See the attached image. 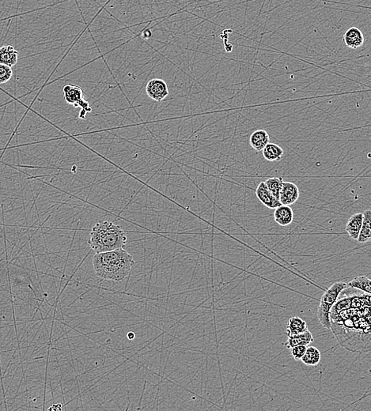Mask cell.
<instances>
[{
	"label": "cell",
	"instance_id": "6da1fadb",
	"mask_svg": "<svg viewBox=\"0 0 371 411\" xmlns=\"http://www.w3.org/2000/svg\"><path fill=\"white\" fill-rule=\"evenodd\" d=\"M92 263L97 276L104 280L121 282L130 275L135 262L131 254L118 249L95 254Z\"/></svg>",
	"mask_w": 371,
	"mask_h": 411
},
{
	"label": "cell",
	"instance_id": "7a4b0ae2",
	"mask_svg": "<svg viewBox=\"0 0 371 411\" xmlns=\"http://www.w3.org/2000/svg\"><path fill=\"white\" fill-rule=\"evenodd\" d=\"M127 240L126 233L121 226L110 221H102L92 228L88 245L99 253L124 249Z\"/></svg>",
	"mask_w": 371,
	"mask_h": 411
},
{
	"label": "cell",
	"instance_id": "3957f363",
	"mask_svg": "<svg viewBox=\"0 0 371 411\" xmlns=\"http://www.w3.org/2000/svg\"><path fill=\"white\" fill-rule=\"evenodd\" d=\"M347 288H349L347 283L343 282H335L327 291H326L320 298L317 316L319 322L324 328L328 330L331 329V323L329 317L330 311L337 301L340 293Z\"/></svg>",
	"mask_w": 371,
	"mask_h": 411
},
{
	"label": "cell",
	"instance_id": "277c9868",
	"mask_svg": "<svg viewBox=\"0 0 371 411\" xmlns=\"http://www.w3.org/2000/svg\"><path fill=\"white\" fill-rule=\"evenodd\" d=\"M147 96L155 102H163L169 95V89L167 82L163 79H154L147 82L146 86Z\"/></svg>",
	"mask_w": 371,
	"mask_h": 411
},
{
	"label": "cell",
	"instance_id": "5b68a950",
	"mask_svg": "<svg viewBox=\"0 0 371 411\" xmlns=\"http://www.w3.org/2000/svg\"><path fill=\"white\" fill-rule=\"evenodd\" d=\"M300 191L298 186L292 182H284L280 193V203L286 206H291L298 201Z\"/></svg>",
	"mask_w": 371,
	"mask_h": 411
},
{
	"label": "cell",
	"instance_id": "8992f818",
	"mask_svg": "<svg viewBox=\"0 0 371 411\" xmlns=\"http://www.w3.org/2000/svg\"><path fill=\"white\" fill-rule=\"evenodd\" d=\"M256 196L263 205L269 209H275L281 206L280 200L274 197L271 191L268 190L265 182L260 183L256 189Z\"/></svg>",
	"mask_w": 371,
	"mask_h": 411
},
{
	"label": "cell",
	"instance_id": "52a82bcc",
	"mask_svg": "<svg viewBox=\"0 0 371 411\" xmlns=\"http://www.w3.org/2000/svg\"><path fill=\"white\" fill-rule=\"evenodd\" d=\"M345 45L352 49H356L364 43V37L362 31L356 27H352L343 35Z\"/></svg>",
	"mask_w": 371,
	"mask_h": 411
},
{
	"label": "cell",
	"instance_id": "ba28073f",
	"mask_svg": "<svg viewBox=\"0 0 371 411\" xmlns=\"http://www.w3.org/2000/svg\"><path fill=\"white\" fill-rule=\"evenodd\" d=\"M274 220L280 226H289L294 220V211L290 206L281 205L275 209Z\"/></svg>",
	"mask_w": 371,
	"mask_h": 411
},
{
	"label": "cell",
	"instance_id": "9c48e42d",
	"mask_svg": "<svg viewBox=\"0 0 371 411\" xmlns=\"http://www.w3.org/2000/svg\"><path fill=\"white\" fill-rule=\"evenodd\" d=\"M63 99L69 105L77 107L78 103L84 98L82 88L73 85H66L63 86Z\"/></svg>",
	"mask_w": 371,
	"mask_h": 411
},
{
	"label": "cell",
	"instance_id": "30bf717a",
	"mask_svg": "<svg viewBox=\"0 0 371 411\" xmlns=\"http://www.w3.org/2000/svg\"><path fill=\"white\" fill-rule=\"evenodd\" d=\"M19 53L12 45H4L0 47V63L12 67L18 61Z\"/></svg>",
	"mask_w": 371,
	"mask_h": 411
},
{
	"label": "cell",
	"instance_id": "8fae6325",
	"mask_svg": "<svg viewBox=\"0 0 371 411\" xmlns=\"http://www.w3.org/2000/svg\"><path fill=\"white\" fill-rule=\"evenodd\" d=\"M270 142V137L265 130L253 131L249 138V144L257 152H261L265 146Z\"/></svg>",
	"mask_w": 371,
	"mask_h": 411
},
{
	"label": "cell",
	"instance_id": "7c38bea8",
	"mask_svg": "<svg viewBox=\"0 0 371 411\" xmlns=\"http://www.w3.org/2000/svg\"><path fill=\"white\" fill-rule=\"evenodd\" d=\"M371 238V211L366 210L362 213V224L357 240L359 243H367Z\"/></svg>",
	"mask_w": 371,
	"mask_h": 411
},
{
	"label": "cell",
	"instance_id": "4fadbf2b",
	"mask_svg": "<svg viewBox=\"0 0 371 411\" xmlns=\"http://www.w3.org/2000/svg\"><path fill=\"white\" fill-rule=\"evenodd\" d=\"M308 330L307 322L298 317H293L290 319L287 324V337H293L297 334H302Z\"/></svg>",
	"mask_w": 371,
	"mask_h": 411
},
{
	"label": "cell",
	"instance_id": "5bb4252c",
	"mask_svg": "<svg viewBox=\"0 0 371 411\" xmlns=\"http://www.w3.org/2000/svg\"><path fill=\"white\" fill-rule=\"evenodd\" d=\"M362 224V213H358L352 215L347 221L346 231L352 240H357Z\"/></svg>",
	"mask_w": 371,
	"mask_h": 411
},
{
	"label": "cell",
	"instance_id": "9a60e30c",
	"mask_svg": "<svg viewBox=\"0 0 371 411\" xmlns=\"http://www.w3.org/2000/svg\"><path fill=\"white\" fill-rule=\"evenodd\" d=\"M263 157L268 161H280L284 156V150L280 146L275 143L267 144L262 150Z\"/></svg>",
	"mask_w": 371,
	"mask_h": 411
},
{
	"label": "cell",
	"instance_id": "2e32d148",
	"mask_svg": "<svg viewBox=\"0 0 371 411\" xmlns=\"http://www.w3.org/2000/svg\"><path fill=\"white\" fill-rule=\"evenodd\" d=\"M312 342H313V334L309 330H307L302 334H297L293 337H288L287 341L284 343V346L287 349H291L298 345H304L307 347Z\"/></svg>",
	"mask_w": 371,
	"mask_h": 411
},
{
	"label": "cell",
	"instance_id": "e0dca14e",
	"mask_svg": "<svg viewBox=\"0 0 371 411\" xmlns=\"http://www.w3.org/2000/svg\"><path fill=\"white\" fill-rule=\"evenodd\" d=\"M320 352L315 347H308L305 352L304 355L301 358L303 363L308 366H316L319 364L320 360Z\"/></svg>",
	"mask_w": 371,
	"mask_h": 411
},
{
	"label": "cell",
	"instance_id": "ac0fdd59",
	"mask_svg": "<svg viewBox=\"0 0 371 411\" xmlns=\"http://www.w3.org/2000/svg\"><path fill=\"white\" fill-rule=\"evenodd\" d=\"M349 287H352L355 289H359L363 293L370 294L371 293V282L369 278L364 275L357 276L354 278L351 282L347 283Z\"/></svg>",
	"mask_w": 371,
	"mask_h": 411
},
{
	"label": "cell",
	"instance_id": "d6986e66",
	"mask_svg": "<svg viewBox=\"0 0 371 411\" xmlns=\"http://www.w3.org/2000/svg\"><path fill=\"white\" fill-rule=\"evenodd\" d=\"M284 182L282 177H271V178L268 179L265 183L271 194L273 195L274 197H275L277 200H279L280 191H281Z\"/></svg>",
	"mask_w": 371,
	"mask_h": 411
},
{
	"label": "cell",
	"instance_id": "ffe728a7",
	"mask_svg": "<svg viewBox=\"0 0 371 411\" xmlns=\"http://www.w3.org/2000/svg\"><path fill=\"white\" fill-rule=\"evenodd\" d=\"M12 76V68L7 65L0 63V84H4L9 82Z\"/></svg>",
	"mask_w": 371,
	"mask_h": 411
},
{
	"label": "cell",
	"instance_id": "44dd1931",
	"mask_svg": "<svg viewBox=\"0 0 371 411\" xmlns=\"http://www.w3.org/2000/svg\"><path fill=\"white\" fill-rule=\"evenodd\" d=\"M307 346H304V345H298V346H295L291 348V354L295 360H301L302 357L304 355L305 352L307 350Z\"/></svg>",
	"mask_w": 371,
	"mask_h": 411
},
{
	"label": "cell",
	"instance_id": "7402d4cb",
	"mask_svg": "<svg viewBox=\"0 0 371 411\" xmlns=\"http://www.w3.org/2000/svg\"><path fill=\"white\" fill-rule=\"evenodd\" d=\"M77 107H80L82 108V109L83 110L86 111L87 112H90L92 111L91 106H90V104L88 102V101H86V99H82L80 102L78 103Z\"/></svg>",
	"mask_w": 371,
	"mask_h": 411
},
{
	"label": "cell",
	"instance_id": "603a6c76",
	"mask_svg": "<svg viewBox=\"0 0 371 411\" xmlns=\"http://www.w3.org/2000/svg\"><path fill=\"white\" fill-rule=\"evenodd\" d=\"M62 409V404H53L51 407L49 408V410L60 411Z\"/></svg>",
	"mask_w": 371,
	"mask_h": 411
},
{
	"label": "cell",
	"instance_id": "cb8c5ba5",
	"mask_svg": "<svg viewBox=\"0 0 371 411\" xmlns=\"http://www.w3.org/2000/svg\"><path fill=\"white\" fill-rule=\"evenodd\" d=\"M86 113H87V112H86V111L82 109V110H81L80 112V115H79V118H81V119H86Z\"/></svg>",
	"mask_w": 371,
	"mask_h": 411
},
{
	"label": "cell",
	"instance_id": "d4e9b609",
	"mask_svg": "<svg viewBox=\"0 0 371 411\" xmlns=\"http://www.w3.org/2000/svg\"><path fill=\"white\" fill-rule=\"evenodd\" d=\"M127 337H128V340H134V339L135 338V333L131 332V331H130V332H128V334H127Z\"/></svg>",
	"mask_w": 371,
	"mask_h": 411
}]
</instances>
